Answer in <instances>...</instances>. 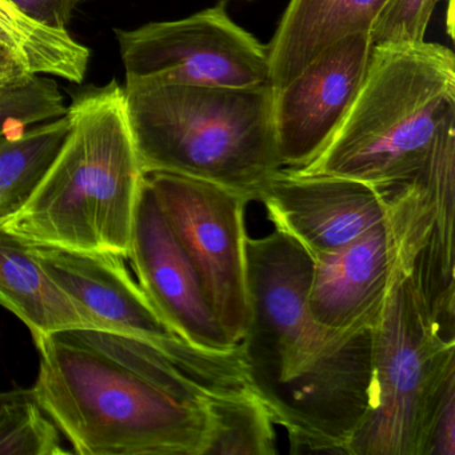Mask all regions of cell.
<instances>
[{"label":"cell","instance_id":"7","mask_svg":"<svg viewBox=\"0 0 455 455\" xmlns=\"http://www.w3.org/2000/svg\"><path fill=\"white\" fill-rule=\"evenodd\" d=\"M146 182L193 263L215 318L238 345L250 323L244 215L251 199L169 172L146 174Z\"/></svg>","mask_w":455,"mask_h":455},{"label":"cell","instance_id":"19","mask_svg":"<svg viewBox=\"0 0 455 455\" xmlns=\"http://www.w3.org/2000/svg\"><path fill=\"white\" fill-rule=\"evenodd\" d=\"M68 113L52 79L28 76L0 89V137Z\"/></svg>","mask_w":455,"mask_h":455},{"label":"cell","instance_id":"11","mask_svg":"<svg viewBox=\"0 0 455 455\" xmlns=\"http://www.w3.org/2000/svg\"><path fill=\"white\" fill-rule=\"evenodd\" d=\"M275 230L313 259L342 249L387 215L386 194L374 186L332 175L276 172L258 194Z\"/></svg>","mask_w":455,"mask_h":455},{"label":"cell","instance_id":"10","mask_svg":"<svg viewBox=\"0 0 455 455\" xmlns=\"http://www.w3.org/2000/svg\"><path fill=\"white\" fill-rule=\"evenodd\" d=\"M371 50L370 34L345 36L274 92V126L283 167L302 169L329 145L361 90Z\"/></svg>","mask_w":455,"mask_h":455},{"label":"cell","instance_id":"8","mask_svg":"<svg viewBox=\"0 0 455 455\" xmlns=\"http://www.w3.org/2000/svg\"><path fill=\"white\" fill-rule=\"evenodd\" d=\"M116 33L126 84L252 87L270 82L267 46L235 25L225 4Z\"/></svg>","mask_w":455,"mask_h":455},{"label":"cell","instance_id":"12","mask_svg":"<svg viewBox=\"0 0 455 455\" xmlns=\"http://www.w3.org/2000/svg\"><path fill=\"white\" fill-rule=\"evenodd\" d=\"M127 259L156 313L182 339L204 350L235 347L215 318L198 274L146 182V175Z\"/></svg>","mask_w":455,"mask_h":455},{"label":"cell","instance_id":"21","mask_svg":"<svg viewBox=\"0 0 455 455\" xmlns=\"http://www.w3.org/2000/svg\"><path fill=\"white\" fill-rule=\"evenodd\" d=\"M423 455H455V393L436 411Z\"/></svg>","mask_w":455,"mask_h":455},{"label":"cell","instance_id":"15","mask_svg":"<svg viewBox=\"0 0 455 455\" xmlns=\"http://www.w3.org/2000/svg\"><path fill=\"white\" fill-rule=\"evenodd\" d=\"M0 46L14 55L31 76H54L82 84L90 50L74 41L68 30L52 28L0 0Z\"/></svg>","mask_w":455,"mask_h":455},{"label":"cell","instance_id":"17","mask_svg":"<svg viewBox=\"0 0 455 455\" xmlns=\"http://www.w3.org/2000/svg\"><path fill=\"white\" fill-rule=\"evenodd\" d=\"M204 455H273L275 430L270 412L251 390L207 399Z\"/></svg>","mask_w":455,"mask_h":455},{"label":"cell","instance_id":"2","mask_svg":"<svg viewBox=\"0 0 455 455\" xmlns=\"http://www.w3.org/2000/svg\"><path fill=\"white\" fill-rule=\"evenodd\" d=\"M313 258L274 230L247 239L250 323L241 346L250 390L286 430L292 454H346L371 386V330L337 332L308 311Z\"/></svg>","mask_w":455,"mask_h":455},{"label":"cell","instance_id":"22","mask_svg":"<svg viewBox=\"0 0 455 455\" xmlns=\"http://www.w3.org/2000/svg\"><path fill=\"white\" fill-rule=\"evenodd\" d=\"M34 20L55 28L68 30L78 0H10Z\"/></svg>","mask_w":455,"mask_h":455},{"label":"cell","instance_id":"24","mask_svg":"<svg viewBox=\"0 0 455 455\" xmlns=\"http://www.w3.org/2000/svg\"><path fill=\"white\" fill-rule=\"evenodd\" d=\"M26 393V388H14V390L0 391V412L10 402L20 398L22 394Z\"/></svg>","mask_w":455,"mask_h":455},{"label":"cell","instance_id":"4","mask_svg":"<svg viewBox=\"0 0 455 455\" xmlns=\"http://www.w3.org/2000/svg\"><path fill=\"white\" fill-rule=\"evenodd\" d=\"M124 90L145 174L204 180L252 202L283 169L270 82L252 87L126 84Z\"/></svg>","mask_w":455,"mask_h":455},{"label":"cell","instance_id":"23","mask_svg":"<svg viewBox=\"0 0 455 455\" xmlns=\"http://www.w3.org/2000/svg\"><path fill=\"white\" fill-rule=\"evenodd\" d=\"M28 76L31 74L26 71L22 63L4 47L0 46V89Z\"/></svg>","mask_w":455,"mask_h":455},{"label":"cell","instance_id":"5","mask_svg":"<svg viewBox=\"0 0 455 455\" xmlns=\"http://www.w3.org/2000/svg\"><path fill=\"white\" fill-rule=\"evenodd\" d=\"M455 118V57L442 44L372 47L361 90L306 175H332L374 188L414 180L436 138Z\"/></svg>","mask_w":455,"mask_h":455},{"label":"cell","instance_id":"3","mask_svg":"<svg viewBox=\"0 0 455 455\" xmlns=\"http://www.w3.org/2000/svg\"><path fill=\"white\" fill-rule=\"evenodd\" d=\"M71 130L25 204L0 228L31 244L129 258L145 182L116 81L82 92L68 108Z\"/></svg>","mask_w":455,"mask_h":455},{"label":"cell","instance_id":"20","mask_svg":"<svg viewBox=\"0 0 455 455\" xmlns=\"http://www.w3.org/2000/svg\"><path fill=\"white\" fill-rule=\"evenodd\" d=\"M441 0H387L370 31L372 47L414 46L425 42Z\"/></svg>","mask_w":455,"mask_h":455},{"label":"cell","instance_id":"9","mask_svg":"<svg viewBox=\"0 0 455 455\" xmlns=\"http://www.w3.org/2000/svg\"><path fill=\"white\" fill-rule=\"evenodd\" d=\"M30 247L42 267L97 330L142 340L194 369L247 379L241 343L230 350L214 351L186 342L156 313L121 255L46 244L30 243Z\"/></svg>","mask_w":455,"mask_h":455},{"label":"cell","instance_id":"6","mask_svg":"<svg viewBox=\"0 0 455 455\" xmlns=\"http://www.w3.org/2000/svg\"><path fill=\"white\" fill-rule=\"evenodd\" d=\"M452 393L455 334L404 268L371 329L369 407L346 454L423 455L434 417Z\"/></svg>","mask_w":455,"mask_h":455},{"label":"cell","instance_id":"16","mask_svg":"<svg viewBox=\"0 0 455 455\" xmlns=\"http://www.w3.org/2000/svg\"><path fill=\"white\" fill-rule=\"evenodd\" d=\"M71 130L70 114L0 137V222L33 193Z\"/></svg>","mask_w":455,"mask_h":455},{"label":"cell","instance_id":"18","mask_svg":"<svg viewBox=\"0 0 455 455\" xmlns=\"http://www.w3.org/2000/svg\"><path fill=\"white\" fill-rule=\"evenodd\" d=\"M60 433L31 390H26L0 412V455L68 454Z\"/></svg>","mask_w":455,"mask_h":455},{"label":"cell","instance_id":"25","mask_svg":"<svg viewBox=\"0 0 455 455\" xmlns=\"http://www.w3.org/2000/svg\"><path fill=\"white\" fill-rule=\"evenodd\" d=\"M247 2H251V0H247Z\"/></svg>","mask_w":455,"mask_h":455},{"label":"cell","instance_id":"1","mask_svg":"<svg viewBox=\"0 0 455 455\" xmlns=\"http://www.w3.org/2000/svg\"><path fill=\"white\" fill-rule=\"evenodd\" d=\"M33 398L79 455H204L207 399L246 378L186 366L148 343L94 329L36 342Z\"/></svg>","mask_w":455,"mask_h":455},{"label":"cell","instance_id":"13","mask_svg":"<svg viewBox=\"0 0 455 455\" xmlns=\"http://www.w3.org/2000/svg\"><path fill=\"white\" fill-rule=\"evenodd\" d=\"M387 0H290L267 46L273 92L283 89L335 42L370 34Z\"/></svg>","mask_w":455,"mask_h":455},{"label":"cell","instance_id":"14","mask_svg":"<svg viewBox=\"0 0 455 455\" xmlns=\"http://www.w3.org/2000/svg\"><path fill=\"white\" fill-rule=\"evenodd\" d=\"M0 306L30 330L34 343L55 332L97 330L70 295L46 273L30 243L0 228Z\"/></svg>","mask_w":455,"mask_h":455}]
</instances>
